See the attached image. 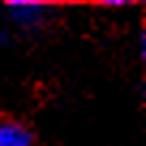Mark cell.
<instances>
[{"label":"cell","mask_w":146,"mask_h":146,"mask_svg":"<svg viewBox=\"0 0 146 146\" xmlns=\"http://www.w3.org/2000/svg\"><path fill=\"white\" fill-rule=\"evenodd\" d=\"M5 7L9 17L13 19V24H17L22 30H28V32L41 28L52 13V5L39 2V0H11Z\"/></svg>","instance_id":"1"},{"label":"cell","mask_w":146,"mask_h":146,"mask_svg":"<svg viewBox=\"0 0 146 146\" xmlns=\"http://www.w3.org/2000/svg\"><path fill=\"white\" fill-rule=\"evenodd\" d=\"M0 146H35V133L15 118H0Z\"/></svg>","instance_id":"2"},{"label":"cell","mask_w":146,"mask_h":146,"mask_svg":"<svg viewBox=\"0 0 146 146\" xmlns=\"http://www.w3.org/2000/svg\"><path fill=\"white\" fill-rule=\"evenodd\" d=\"M105 7H125V5H129L127 0H105L103 2Z\"/></svg>","instance_id":"3"}]
</instances>
